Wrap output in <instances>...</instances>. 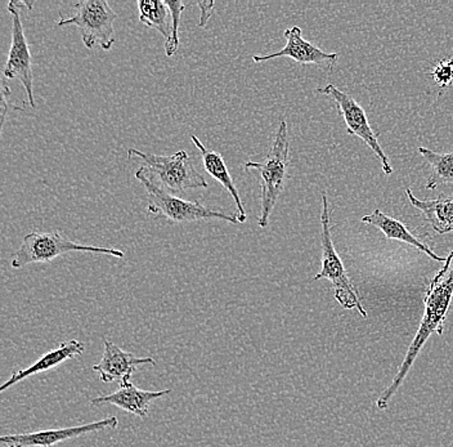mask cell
Here are the masks:
<instances>
[{
  "mask_svg": "<svg viewBox=\"0 0 453 447\" xmlns=\"http://www.w3.org/2000/svg\"><path fill=\"white\" fill-rule=\"evenodd\" d=\"M453 298V250L446 262L444 267L430 282L429 289L425 296V310L423 319L418 325V333L413 338L412 343L407 351L404 360L399 367L395 379L388 389H384L380 397L376 401V406L379 410H387L390 401L395 397L396 390L406 381L411 367L415 364L416 358L420 355L421 350L426 343L427 339L432 334L437 333L438 335L443 334V325L446 321L447 313H449V305Z\"/></svg>",
  "mask_w": 453,
  "mask_h": 447,
  "instance_id": "6da1fadb",
  "label": "cell"
},
{
  "mask_svg": "<svg viewBox=\"0 0 453 447\" xmlns=\"http://www.w3.org/2000/svg\"><path fill=\"white\" fill-rule=\"evenodd\" d=\"M288 152H290V141H288V123L282 120L277 129L267 159L262 163L248 161L245 164L246 171H257L262 181L260 182V212L257 218L259 227H268L272 212L285 189L286 181H288Z\"/></svg>",
  "mask_w": 453,
  "mask_h": 447,
  "instance_id": "7a4b0ae2",
  "label": "cell"
},
{
  "mask_svg": "<svg viewBox=\"0 0 453 447\" xmlns=\"http://www.w3.org/2000/svg\"><path fill=\"white\" fill-rule=\"evenodd\" d=\"M134 177L146 189L147 199H149L147 212L155 218H164L174 223L197 222V220H222L229 223H239L236 213L228 214L223 211H217L211 206L203 205L197 200L188 202L183 197H175L166 189H161L152 180L146 166H141L135 172Z\"/></svg>",
  "mask_w": 453,
  "mask_h": 447,
  "instance_id": "3957f363",
  "label": "cell"
},
{
  "mask_svg": "<svg viewBox=\"0 0 453 447\" xmlns=\"http://www.w3.org/2000/svg\"><path fill=\"white\" fill-rule=\"evenodd\" d=\"M127 157L138 158L146 164L147 172L152 180L175 197H183L188 189H208L203 175L195 168L184 150L170 157L147 154L137 149L127 150Z\"/></svg>",
  "mask_w": 453,
  "mask_h": 447,
  "instance_id": "277c9868",
  "label": "cell"
},
{
  "mask_svg": "<svg viewBox=\"0 0 453 447\" xmlns=\"http://www.w3.org/2000/svg\"><path fill=\"white\" fill-rule=\"evenodd\" d=\"M71 251H87V253L104 254L113 258H124L126 253L113 248H101V246H90L78 244L73 240L62 236L58 231L53 232H31L22 240L19 250L14 253L12 262L13 268H24L34 263H45L71 253Z\"/></svg>",
  "mask_w": 453,
  "mask_h": 447,
  "instance_id": "5b68a950",
  "label": "cell"
},
{
  "mask_svg": "<svg viewBox=\"0 0 453 447\" xmlns=\"http://www.w3.org/2000/svg\"><path fill=\"white\" fill-rule=\"evenodd\" d=\"M73 15L66 19L61 15L57 27H76L81 33V39L88 50L99 45L102 50H110L115 43V19L113 12L106 0H85L73 4Z\"/></svg>",
  "mask_w": 453,
  "mask_h": 447,
  "instance_id": "8992f818",
  "label": "cell"
},
{
  "mask_svg": "<svg viewBox=\"0 0 453 447\" xmlns=\"http://www.w3.org/2000/svg\"><path fill=\"white\" fill-rule=\"evenodd\" d=\"M331 212L328 206V199L322 195V213H321V244H322V268L316 274L313 280L327 279L335 289V298L345 310L356 308L364 319L367 318L366 310L362 304L358 293L350 282L349 276L342 266L339 254L336 253L331 237Z\"/></svg>",
  "mask_w": 453,
  "mask_h": 447,
  "instance_id": "52a82bcc",
  "label": "cell"
},
{
  "mask_svg": "<svg viewBox=\"0 0 453 447\" xmlns=\"http://www.w3.org/2000/svg\"><path fill=\"white\" fill-rule=\"evenodd\" d=\"M22 2L11 0L8 3V11L12 17V44H11L10 52H8L7 62H5L3 75L4 81H21L22 86L27 92V102L31 109H35V98H34V76L33 65H31V52L28 47L27 35H25L24 25L21 21Z\"/></svg>",
  "mask_w": 453,
  "mask_h": 447,
  "instance_id": "ba28073f",
  "label": "cell"
},
{
  "mask_svg": "<svg viewBox=\"0 0 453 447\" xmlns=\"http://www.w3.org/2000/svg\"><path fill=\"white\" fill-rule=\"evenodd\" d=\"M317 92L333 98L336 106H338L340 115L344 119L348 133L361 138L381 161L382 172L387 175L392 174L393 168L390 166L389 159L385 155L384 150L381 149L380 143H379V135L371 128L366 112L359 106L358 102L350 97L348 93L342 92L339 88L333 86V84L319 88Z\"/></svg>",
  "mask_w": 453,
  "mask_h": 447,
  "instance_id": "9c48e42d",
  "label": "cell"
},
{
  "mask_svg": "<svg viewBox=\"0 0 453 447\" xmlns=\"http://www.w3.org/2000/svg\"><path fill=\"white\" fill-rule=\"evenodd\" d=\"M119 426V419L109 417L84 426L69 427V428L47 429L33 433H19L0 437V443L7 447H52L59 443L73 440L81 435L97 433L104 429H115Z\"/></svg>",
  "mask_w": 453,
  "mask_h": 447,
  "instance_id": "30bf717a",
  "label": "cell"
},
{
  "mask_svg": "<svg viewBox=\"0 0 453 447\" xmlns=\"http://www.w3.org/2000/svg\"><path fill=\"white\" fill-rule=\"evenodd\" d=\"M104 356L97 365H93V370L98 373L99 379L104 383H120V386L130 383V379L142 365H156L154 358H137L133 353L121 350L109 339H104Z\"/></svg>",
  "mask_w": 453,
  "mask_h": 447,
  "instance_id": "8fae6325",
  "label": "cell"
},
{
  "mask_svg": "<svg viewBox=\"0 0 453 447\" xmlns=\"http://www.w3.org/2000/svg\"><path fill=\"white\" fill-rule=\"evenodd\" d=\"M283 36L286 38L285 48L279 52L271 53L267 56H254V62H265L269 59L279 58H290L297 64L302 65H319V66H327L333 69L334 65L338 62V53H327L319 50V47L305 41L302 35V29L297 27L285 30Z\"/></svg>",
  "mask_w": 453,
  "mask_h": 447,
  "instance_id": "7c38bea8",
  "label": "cell"
},
{
  "mask_svg": "<svg viewBox=\"0 0 453 447\" xmlns=\"http://www.w3.org/2000/svg\"><path fill=\"white\" fill-rule=\"evenodd\" d=\"M172 389L165 390H143L135 387L134 384L126 383L121 384L120 389L109 396H99L97 398H93L90 403L93 406H99V405H113L129 414L135 415L141 419L149 417L150 406L158 398L165 397Z\"/></svg>",
  "mask_w": 453,
  "mask_h": 447,
  "instance_id": "4fadbf2b",
  "label": "cell"
},
{
  "mask_svg": "<svg viewBox=\"0 0 453 447\" xmlns=\"http://www.w3.org/2000/svg\"><path fill=\"white\" fill-rule=\"evenodd\" d=\"M191 141L194 143L195 146L197 147L198 151H200L203 169H205L206 173L211 175L215 181H218V182L228 191L232 199L234 200V204H236V216L237 220H239V223H245L246 220H248V214H246L245 208H243L239 189H237V186L234 185V178H232L231 173H229L222 155H220L219 152L212 151V150L208 149L205 144L201 143V141L198 140L195 135H191Z\"/></svg>",
  "mask_w": 453,
  "mask_h": 447,
  "instance_id": "5bb4252c",
  "label": "cell"
},
{
  "mask_svg": "<svg viewBox=\"0 0 453 447\" xmlns=\"http://www.w3.org/2000/svg\"><path fill=\"white\" fill-rule=\"evenodd\" d=\"M84 344L81 342L76 341V339L64 342L61 346L42 356L31 366L19 370V372H14L11 378L0 387V392H5L14 384L19 383V381H24L28 376L41 374V373L47 372V370L55 369L58 365L64 364L65 361L76 358V356H81L84 352Z\"/></svg>",
  "mask_w": 453,
  "mask_h": 447,
  "instance_id": "9a60e30c",
  "label": "cell"
},
{
  "mask_svg": "<svg viewBox=\"0 0 453 447\" xmlns=\"http://www.w3.org/2000/svg\"><path fill=\"white\" fill-rule=\"evenodd\" d=\"M362 222L373 226V227H378L387 236V239L406 243V244L423 251V253L429 256L430 258L437 260V262H446L447 258H441L438 254H435L429 246L420 242L403 223L399 222L395 218L387 216L379 209H375L372 213L362 218Z\"/></svg>",
  "mask_w": 453,
  "mask_h": 447,
  "instance_id": "2e32d148",
  "label": "cell"
},
{
  "mask_svg": "<svg viewBox=\"0 0 453 447\" xmlns=\"http://www.w3.org/2000/svg\"><path fill=\"white\" fill-rule=\"evenodd\" d=\"M406 195L410 203L423 213L433 230L439 235L453 232V197L441 194L435 200H420L410 189H406Z\"/></svg>",
  "mask_w": 453,
  "mask_h": 447,
  "instance_id": "e0dca14e",
  "label": "cell"
},
{
  "mask_svg": "<svg viewBox=\"0 0 453 447\" xmlns=\"http://www.w3.org/2000/svg\"><path fill=\"white\" fill-rule=\"evenodd\" d=\"M140 21L144 27L158 31L165 39V43L172 39V15L165 2L161 0H141L138 2Z\"/></svg>",
  "mask_w": 453,
  "mask_h": 447,
  "instance_id": "ac0fdd59",
  "label": "cell"
},
{
  "mask_svg": "<svg viewBox=\"0 0 453 447\" xmlns=\"http://www.w3.org/2000/svg\"><path fill=\"white\" fill-rule=\"evenodd\" d=\"M418 151L432 166V175H430L425 189H435L441 183H452L453 185V152L437 154V152L424 149V147H418Z\"/></svg>",
  "mask_w": 453,
  "mask_h": 447,
  "instance_id": "d6986e66",
  "label": "cell"
},
{
  "mask_svg": "<svg viewBox=\"0 0 453 447\" xmlns=\"http://www.w3.org/2000/svg\"><path fill=\"white\" fill-rule=\"evenodd\" d=\"M166 7L169 8L170 15H172V39L168 43L164 45L165 53L168 58H172L180 50V36H178V30H180V16L186 4L180 0H173V2H165Z\"/></svg>",
  "mask_w": 453,
  "mask_h": 447,
  "instance_id": "ffe728a7",
  "label": "cell"
},
{
  "mask_svg": "<svg viewBox=\"0 0 453 447\" xmlns=\"http://www.w3.org/2000/svg\"><path fill=\"white\" fill-rule=\"evenodd\" d=\"M429 73L441 89L451 86L453 83V56L451 58L439 62Z\"/></svg>",
  "mask_w": 453,
  "mask_h": 447,
  "instance_id": "44dd1931",
  "label": "cell"
},
{
  "mask_svg": "<svg viewBox=\"0 0 453 447\" xmlns=\"http://www.w3.org/2000/svg\"><path fill=\"white\" fill-rule=\"evenodd\" d=\"M11 95L10 88L7 86V81H3V86H2V121H0V124H2V132H3V127H4L5 123V116H7L8 112H11V110H17V112H24L25 107L24 106H17V104H10L8 102L7 98L8 96Z\"/></svg>",
  "mask_w": 453,
  "mask_h": 447,
  "instance_id": "7402d4cb",
  "label": "cell"
},
{
  "mask_svg": "<svg viewBox=\"0 0 453 447\" xmlns=\"http://www.w3.org/2000/svg\"><path fill=\"white\" fill-rule=\"evenodd\" d=\"M196 5L201 11L200 21H198L197 27H205L209 19L214 15L215 3L211 0H205V2H196Z\"/></svg>",
  "mask_w": 453,
  "mask_h": 447,
  "instance_id": "603a6c76",
  "label": "cell"
}]
</instances>
